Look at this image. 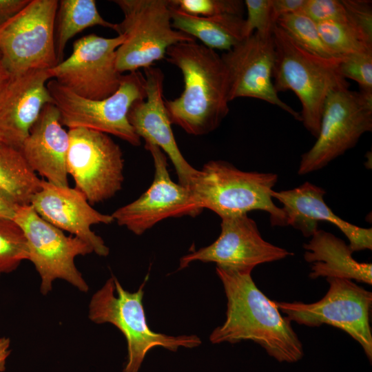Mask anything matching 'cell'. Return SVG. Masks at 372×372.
I'll list each match as a JSON object with an SVG mask.
<instances>
[{"label": "cell", "instance_id": "1", "mask_svg": "<svg viewBox=\"0 0 372 372\" xmlns=\"http://www.w3.org/2000/svg\"><path fill=\"white\" fill-rule=\"evenodd\" d=\"M227 297L226 320L209 336L213 344L251 340L279 362L302 358L303 346L291 322L256 285L252 271L216 266Z\"/></svg>", "mask_w": 372, "mask_h": 372}, {"label": "cell", "instance_id": "2", "mask_svg": "<svg viewBox=\"0 0 372 372\" xmlns=\"http://www.w3.org/2000/svg\"><path fill=\"white\" fill-rule=\"evenodd\" d=\"M166 59L181 71L184 82L178 97L165 101L172 124L194 136L214 131L229 111V76L221 56L194 41L170 46Z\"/></svg>", "mask_w": 372, "mask_h": 372}, {"label": "cell", "instance_id": "3", "mask_svg": "<svg viewBox=\"0 0 372 372\" xmlns=\"http://www.w3.org/2000/svg\"><path fill=\"white\" fill-rule=\"evenodd\" d=\"M275 62L273 84L277 93L291 90L299 99L303 125L317 137L325 102L329 96L349 89L340 71L342 57L325 58L302 48L282 29H273Z\"/></svg>", "mask_w": 372, "mask_h": 372}, {"label": "cell", "instance_id": "4", "mask_svg": "<svg viewBox=\"0 0 372 372\" xmlns=\"http://www.w3.org/2000/svg\"><path fill=\"white\" fill-rule=\"evenodd\" d=\"M277 181L276 174L245 172L227 161H211L198 169L189 189L201 209L220 218L262 210L269 214L271 225L286 226L284 211L271 197Z\"/></svg>", "mask_w": 372, "mask_h": 372}, {"label": "cell", "instance_id": "5", "mask_svg": "<svg viewBox=\"0 0 372 372\" xmlns=\"http://www.w3.org/2000/svg\"><path fill=\"white\" fill-rule=\"evenodd\" d=\"M137 291L123 289L118 279L112 276L92 296L88 309L90 320L98 324L110 323L125 336L127 344V360L123 372H138L147 352L161 347L176 352L180 347L194 348L201 344L199 337L168 335L156 333L147 324L143 304L144 285Z\"/></svg>", "mask_w": 372, "mask_h": 372}, {"label": "cell", "instance_id": "6", "mask_svg": "<svg viewBox=\"0 0 372 372\" xmlns=\"http://www.w3.org/2000/svg\"><path fill=\"white\" fill-rule=\"evenodd\" d=\"M123 19L114 30L125 41L116 50L117 70L136 72L166 58L176 43L196 41L172 27L169 0H115Z\"/></svg>", "mask_w": 372, "mask_h": 372}, {"label": "cell", "instance_id": "7", "mask_svg": "<svg viewBox=\"0 0 372 372\" xmlns=\"http://www.w3.org/2000/svg\"><path fill=\"white\" fill-rule=\"evenodd\" d=\"M47 87L63 126L87 128L114 135L134 146L141 145L127 117L131 106L146 97L145 76L139 71L123 75L117 91L102 100L81 97L55 79L49 80Z\"/></svg>", "mask_w": 372, "mask_h": 372}, {"label": "cell", "instance_id": "8", "mask_svg": "<svg viewBox=\"0 0 372 372\" xmlns=\"http://www.w3.org/2000/svg\"><path fill=\"white\" fill-rule=\"evenodd\" d=\"M326 280L329 289L317 302L274 301V303L291 322L310 327L327 324L342 330L360 344L371 362L372 293L351 280L338 278Z\"/></svg>", "mask_w": 372, "mask_h": 372}, {"label": "cell", "instance_id": "9", "mask_svg": "<svg viewBox=\"0 0 372 372\" xmlns=\"http://www.w3.org/2000/svg\"><path fill=\"white\" fill-rule=\"evenodd\" d=\"M57 0H30L0 26V54L10 75L48 70L58 64L54 24Z\"/></svg>", "mask_w": 372, "mask_h": 372}, {"label": "cell", "instance_id": "10", "mask_svg": "<svg viewBox=\"0 0 372 372\" xmlns=\"http://www.w3.org/2000/svg\"><path fill=\"white\" fill-rule=\"evenodd\" d=\"M22 229L28 243V260L34 265L40 280V291L48 295L57 279L66 281L81 292L89 287L75 265V258L93 253L79 238L43 219L30 205H20L13 219Z\"/></svg>", "mask_w": 372, "mask_h": 372}, {"label": "cell", "instance_id": "11", "mask_svg": "<svg viewBox=\"0 0 372 372\" xmlns=\"http://www.w3.org/2000/svg\"><path fill=\"white\" fill-rule=\"evenodd\" d=\"M372 130V95L349 89L327 98L314 145L301 156L298 174L319 170L353 147Z\"/></svg>", "mask_w": 372, "mask_h": 372}, {"label": "cell", "instance_id": "12", "mask_svg": "<svg viewBox=\"0 0 372 372\" xmlns=\"http://www.w3.org/2000/svg\"><path fill=\"white\" fill-rule=\"evenodd\" d=\"M68 173L75 188L94 205L116 195L124 180L121 147L105 133L87 128L68 131Z\"/></svg>", "mask_w": 372, "mask_h": 372}, {"label": "cell", "instance_id": "13", "mask_svg": "<svg viewBox=\"0 0 372 372\" xmlns=\"http://www.w3.org/2000/svg\"><path fill=\"white\" fill-rule=\"evenodd\" d=\"M125 41L123 35L104 38L91 34L73 43L72 54L48 70L51 79L76 94L102 100L119 87L121 74L116 69V50Z\"/></svg>", "mask_w": 372, "mask_h": 372}, {"label": "cell", "instance_id": "14", "mask_svg": "<svg viewBox=\"0 0 372 372\" xmlns=\"http://www.w3.org/2000/svg\"><path fill=\"white\" fill-rule=\"evenodd\" d=\"M145 147L154 161L153 181L137 199L118 208L112 214L118 225L138 236L164 219L196 216L203 211L190 189L171 178L166 154L152 144L145 143Z\"/></svg>", "mask_w": 372, "mask_h": 372}, {"label": "cell", "instance_id": "15", "mask_svg": "<svg viewBox=\"0 0 372 372\" xmlns=\"http://www.w3.org/2000/svg\"><path fill=\"white\" fill-rule=\"evenodd\" d=\"M220 234L209 246L185 255L179 269L194 261L252 271L261 264L284 259L293 254L264 240L256 222L247 214L221 218Z\"/></svg>", "mask_w": 372, "mask_h": 372}, {"label": "cell", "instance_id": "16", "mask_svg": "<svg viewBox=\"0 0 372 372\" xmlns=\"http://www.w3.org/2000/svg\"><path fill=\"white\" fill-rule=\"evenodd\" d=\"M220 56L228 72L230 101L241 97L260 99L301 121L300 113L279 98L273 84V33L254 32Z\"/></svg>", "mask_w": 372, "mask_h": 372}, {"label": "cell", "instance_id": "17", "mask_svg": "<svg viewBox=\"0 0 372 372\" xmlns=\"http://www.w3.org/2000/svg\"><path fill=\"white\" fill-rule=\"evenodd\" d=\"M30 205L45 221L87 243L100 256H107L108 247L91 227L109 225L114 221L112 214L94 209L84 195L76 188L59 186L42 180L40 189L32 196Z\"/></svg>", "mask_w": 372, "mask_h": 372}, {"label": "cell", "instance_id": "18", "mask_svg": "<svg viewBox=\"0 0 372 372\" xmlns=\"http://www.w3.org/2000/svg\"><path fill=\"white\" fill-rule=\"evenodd\" d=\"M146 97L136 101L127 117L136 134L145 143L158 147L176 172L179 183L190 188L198 174L185 158L176 143L163 99L164 74L160 68L144 69Z\"/></svg>", "mask_w": 372, "mask_h": 372}, {"label": "cell", "instance_id": "19", "mask_svg": "<svg viewBox=\"0 0 372 372\" xmlns=\"http://www.w3.org/2000/svg\"><path fill=\"white\" fill-rule=\"evenodd\" d=\"M48 70L10 75L0 90V134L11 146L21 148L43 107L53 103L47 87Z\"/></svg>", "mask_w": 372, "mask_h": 372}, {"label": "cell", "instance_id": "20", "mask_svg": "<svg viewBox=\"0 0 372 372\" xmlns=\"http://www.w3.org/2000/svg\"><path fill=\"white\" fill-rule=\"evenodd\" d=\"M324 189L309 182L291 189L271 192L272 198L282 204L286 226L299 230L304 237H311L317 230L319 221L336 226L347 238L354 251L372 249V229L363 228L338 216L326 204Z\"/></svg>", "mask_w": 372, "mask_h": 372}, {"label": "cell", "instance_id": "21", "mask_svg": "<svg viewBox=\"0 0 372 372\" xmlns=\"http://www.w3.org/2000/svg\"><path fill=\"white\" fill-rule=\"evenodd\" d=\"M70 136L53 103L46 104L20 148L30 168L46 181L68 186L67 157Z\"/></svg>", "mask_w": 372, "mask_h": 372}, {"label": "cell", "instance_id": "22", "mask_svg": "<svg viewBox=\"0 0 372 372\" xmlns=\"http://www.w3.org/2000/svg\"><path fill=\"white\" fill-rule=\"evenodd\" d=\"M311 237L303 245L304 259L311 264V279L345 278L371 285V263L356 261L352 256L353 251L343 240L322 229Z\"/></svg>", "mask_w": 372, "mask_h": 372}, {"label": "cell", "instance_id": "23", "mask_svg": "<svg viewBox=\"0 0 372 372\" xmlns=\"http://www.w3.org/2000/svg\"><path fill=\"white\" fill-rule=\"evenodd\" d=\"M172 27L211 50L228 51L245 39V19L234 14L200 17L170 5Z\"/></svg>", "mask_w": 372, "mask_h": 372}, {"label": "cell", "instance_id": "24", "mask_svg": "<svg viewBox=\"0 0 372 372\" xmlns=\"http://www.w3.org/2000/svg\"><path fill=\"white\" fill-rule=\"evenodd\" d=\"M42 180L30 168L19 148L0 145V189L20 205H30Z\"/></svg>", "mask_w": 372, "mask_h": 372}, {"label": "cell", "instance_id": "25", "mask_svg": "<svg viewBox=\"0 0 372 372\" xmlns=\"http://www.w3.org/2000/svg\"><path fill=\"white\" fill-rule=\"evenodd\" d=\"M57 10V27L54 36L58 63L63 61L68 41L85 28L100 25L114 30L116 23L105 20L94 0H61Z\"/></svg>", "mask_w": 372, "mask_h": 372}, {"label": "cell", "instance_id": "26", "mask_svg": "<svg viewBox=\"0 0 372 372\" xmlns=\"http://www.w3.org/2000/svg\"><path fill=\"white\" fill-rule=\"evenodd\" d=\"M317 25L324 43L338 57L372 51V39L349 22L325 21Z\"/></svg>", "mask_w": 372, "mask_h": 372}, {"label": "cell", "instance_id": "27", "mask_svg": "<svg viewBox=\"0 0 372 372\" xmlns=\"http://www.w3.org/2000/svg\"><path fill=\"white\" fill-rule=\"evenodd\" d=\"M276 25L308 52L325 58H339L324 43L317 23L302 12L282 16Z\"/></svg>", "mask_w": 372, "mask_h": 372}, {"label": "cell", "instance_id": "28", "mask_svg": "<svg viewBox=\"0 0 372 372\" xmlns=\"http://www.w3.org/2000/svg\"><path fill=\"white\" fill-rule=\"evenodd\" d=\"M28 257L27 240L21 227L13 219L0 218V274L14 271Z\"/></svg>", "mask_w": 372, "mask_h": 372}, {"label": "cell", "instance_id": "29", "mask_svg": "<svg viewBox=\"0 0 372 372\" xmlns=\"http://www.w3.org/2000/svg\"><path fill=\"white\" fill-rule=\"evenodd\" d=\"M170 5L183 12L200 17L234 14L242 17L245 8L241 0H169Z\"/></svg>", "mask_w": 372, "mask_h": 372}, {"label": "cell", "instance_id": "30", "mask_svg": "<svg viewBox=\"0 0 372 372\" xmlns=\"http://www.w3.org/2000/svg\"><path fill=\"white\" fill-rule=\"evenodd\" d=\"M340 71L359 85L360 92L372 95V51L342 57Z\"/></svg>", "mask_w": 372, "mask_h": 372}, {"label": "cell", "instance_id": "31", "mask_svg": "<svg viewBox=\"0 0 372 372\" xmlns=\"http://www.w3.org/2000/svg\"><path fill=\"white\" fill-rule=\"evenodd\" d=\"M244 4L247 12L245 19V37L254 32L272 34L276 24L271 19V0H245Z\"/></svg>", "mask_w": 372, "mask_h": 372}, {"label": "cell", "instance_id": "32", "mask_svg": "<svg viewBox=\"0 0 372 372\" xmlns=\"http://www.w3.org/2000/svg\"><path fill=\"white\" fill-rule=\"evenodd\" d=\"M313 21L349 22L342 0H305L302 11Z\"/></svg>", "mask_w": 372, "mask_h": 372}, {"label": "cell", "instance_id": "33", "mask_svg": "<svg viewBox=\"0 0 372 372\" xmlns=\"http://www.w3.org/2000/svg\"><path fill=\"white\" fill-rule=\"evenodd\" d=\"M349 23L372 39V6L369 0H342Z\"/></svg>", "mask_w": 372, "mask_h": 372}, {"label": "cell", "instance_id": "34", "mask_svg": "<svg viewBox=\"0 0 372 372\" xmlns=\"http://www.w3.org/2000/svg\"><path fill=\"white\" fill-rule=\"evenodd\" d=\"M305 0H271V19L275 24L285 14L301 12Z\"/></svg>", "mask_w": 372, "mask_h": 372}, {"label": "cell", "instance_id": "35", "mask_svg": "<svg viewBox=\"0 0 372 372\" xmlns=\"http://www.w3.org/2000/svg\"><path fill=\"white\" fill-rule=\"evenodd\" d=\"M30 0H0V26L23 9Z\"/></svg>", "mask_w": 372, "mask_h": 372}, {"label": "cell", "instance_id": "36", "mask_svg": "<svg viewBox=\"0 0 372 372\" xmlns=\"http://www.w3.org/2000/svg\"><path fill=\"white\" fill-rule=\"evenodd\" d=\"M19 206L9 194L0 189V218L14 219Z\"/></svg>", "mask_w": 372, "mask_h": 372}, {"label": "cell", "instance_id": "37", "mask_svg": "<svg viewBox=\"0 0 372 372\" xmlns=\"http://www.w3.org/2000/svg\"><path fill=\"white\" fill-rule=\"evenodd\" d=\"M10 353V338L6 336L0 337V372L5 371L6 361Z\"/></svg>", "mask_w": 372, "mask_h": 372}, {"label": "cell", "instance_id": "38", "mask_svg": "<svg viewBox=\"0 0 372 372\" xmlns=\"http://www.w3.org/2000/svg\"><path fill=\"white\" fill-rule=\"evenodd\" d=\"M10 75V73L6 68L2 61L1 56L0 54V83H2L5 82L9 78Z\"/></svg>", "mask_w": 372, "mask_h": 372}, {"label": "cell", "instance_id": "39", "mask_svg": "<svg viewBox=\"0 0 372 372\" xmlns=\"http://www.w3.org/2000/svg\"><path fill=\"white\" fill-rule=\"evenodd\" d=\"M3 144L8 145L5 141V139L3 138V137L2 136V135L0 134V145H3Z\"/></svg>", "mask_w": 372, "mask_h": 372}, {"label": "cell", "instance_id": "40", "mask_svg": "<svg viewBox=\"0 0 372 372\" xmlns=\"http://www.w3.org/2000/svg\"><path fill=\"white\" fill-rule=\"evenodd\" d=\"M2 84H3V83H0V90H1V88Z\"/></svg>", "mask_w": 372, "mask_h": 372}, {"label": "cell", "instance_id": "41", "mask_svg": "<svg viewBox=\"0 0 372 372\" xmlns=\"http://www.w3.org/2000/svg\"><path fill=\"white\" fill-rule=\"evenodd\" d=\"M1 275V274H0Z\"/></svg>", "mask_w": 372, "mask_h": 372}]
</instances>
